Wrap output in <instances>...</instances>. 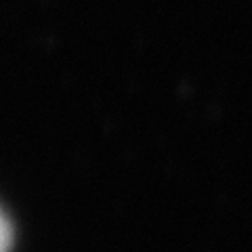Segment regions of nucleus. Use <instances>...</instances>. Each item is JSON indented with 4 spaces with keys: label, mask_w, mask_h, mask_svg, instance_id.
Listing matches in <instances>:
<instances>
[{
    "label": "nucleus",
    "mask_w": 252,
    "mask_h": 252,
    "mask_svg": "<svg viewBox=\"0 0 252 252\" xmlns=\"http://www.w3.org/2000/svg\"><path fill=\"white\" fill-rule=\"evenodd\" d=\"M9 246H11V227L2 217V212H0V252H9Z\"/></svg>",
    "instance_id": "1"
}]
</instances>
